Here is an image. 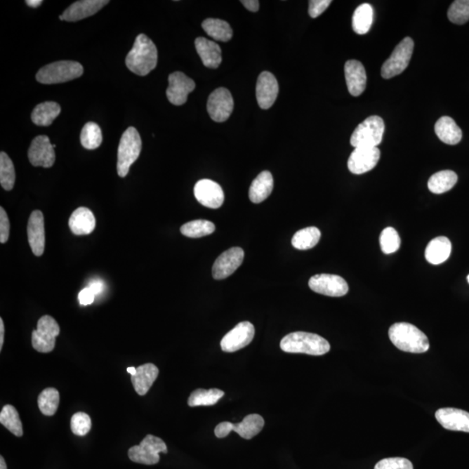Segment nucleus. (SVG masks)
Segmentation results:
<instances>
[{
	"mask_svg": "<svg viewBox=\"0 0 469 469\" xmlns=\"http://www.w3.org/2000/svg\"><path fill=\"white\" fill-rule=\"evenodd\" d=\"M126 64L131 72L138 76L148 75L157 64V49L151 39L139 34L133 49L128 53Z\"/></svg>",
	"mask_w": 469,
	"mask_h": 469,
	"instance_id": "f257e3e1",
	"label": "nucleus"
},
{
	"mask_svg": "<svg viewBox=\"0 0 469 469\" xmlns=\"http://www.w3.org/2000/svg\"><path fill=\"white\" fill-rule=\"evenodd\" d=\"M392 343L397 349L409 353H425L430 349L428 336L416 326L408 322H397L388 331Z\"/></svg>",
	"mask_w": 469,
	"mask_h": 469,
	"instance_id": "f03ea898",
	"label": "nucleus"
},
{
	"mask_svg": "<svg viewBox=\"0 0 469 469\" xmlns=\"http://www.w3.org/2000/svg\"><path fill=\"white\" fill-rule=\"evenodd\" d=\"M281 350L286 353L324 355L331 350V344L324 337L308 332H293L281 341Z\"/></svg>",
	"mask_w": 469,
	"mask_h": 469,
	"instance_id": "7ed1b4c3",
	"label": "nucleus"
},
{
	"mask_svg": "<svg viewBox=\"0 0 469 469\" xmlns=\"http://www.w3.org/2000/svg\"><path fill=\"white\" fill-rule=\"evenodd\" d=\"M142 150L140 135L134 127H129L120 139L117 150V171L120 178L126 177L130 168L138 160Z\"/></svg>",
	"mask_w": 469,
	"mask_h": 469,
	"instance_id": "20e7f679",
	"label": "nucleus"
},
{
	"mask_svg": "<svg viewBox=\"0 0 469 469\" xmlns=\"http://www.w3.org/2000/svg\"><path fill=\"white\" fill-rule=\"evenodd\" d=\"M84 68L76 61H58L46 65L37 73V81L54 84L71 81L81 77Z\"/></svg>",
	"mask_w": 469,
	"mask_h": 469,
	"instance_id": "39448f33",
	"label": "nucleus"
},
{
	"mask_svg": "<svg viewBox=\"0 0 469 469\" xmlns=\"http://www.w3.org/2000/svg\"><path fill=\"white\" fill-rule=\"evenodd\" d=\"M384 129L385 126L382 117H369L355 128L350 144L354 148L377 147L383 141Z\"/></svg>",
	"mask_w": 469,
	"mask_h": 469,
	"instance_id": "423d86ee",
	"label": "nucleus"
},
{
	"mask_svg": "<svg viewBox=\"0 0 469 469\" xmlns=\"http://www.w3.org/2000/svg\"><path fill=\"white\" fill-rule=\"evenodd\" d=\"M167 452V446L162 439L148 435L140 444L131 447L128 456L136 463L155 465L159 463V454Z\"/></svg>",
	"mask_w": 469,
	"mask_h": 469,
	"instance_id": "0eeeda50",
	"label": "nucleus"
},
{
	"mask_svg": "<svg viewBox=\"0 0 469 469\" xmlns=\"http://www.w3.org/2000/svg\"><path fill=\"white\" fill-rule=\"evenodd\" d=\"M414 46L415 44L409 37L398 44L391 56L384 62L381 70L383 79H390L404 72L411 60Z\"/></svg>",
	"mask_w": 469,
	"mask_h": 469,
	"instance_id": "6e6552de",
	"label": "nucleus"
},
{
	"mask_svg": "<svg viewBox=\"0 0 469 469\" xmlns=\"http://www.w3.org/2000/svg\"><path fill=\"white\" fill-rule=\"evenodd\" d=\"M60 333V325L53 317H42L37 324V329L32 332V347L40 353H50L54 350L56 337Z\"/></svg>",
	"mask_w": 469,
	"mask_h": 469,
	"instance_id": "1a4fd4ad",
	"label": "nucleus"
},
{
	"mask_svg": "<svg viewBox=\"0 0 469 469\" xmlns=\"http://www.w3.org/2000/svg\"><path fill=\"white\" fill-rule=\"evenodd\" d=\"M265 427V420L258 414H252L244 417L239 423L223 421L215 428V435L218 438H225L230 432H236L242 438L251 440L258 435Z\"/></svg>",
	"mask_w": 469,
	"mask_h": 469,
	"instance_id": "9d476101",
	"label": "nucleus"
},
{
	"mask_svg": "<svg viewBox=\"0 0 469 469\" xmlns=\"http://www.w3.org/2000/svg\"><path fill=\"white\" fill-rule=\"evenodd\" d=\"M309 286L314 292L332 298H341L349 292L347 282L336 275H316L310 278Z\"/></svg>",
	"mask_w": 469,
	"mask_h": 469,
	"instance_id": "9b49d317",
	"label": "nucleus"
},
{
	"mask_svg": "<svg viewBox=\"0 0 469 469\" xmlns=\"http://www.w3.org/2000/svg\"><path fill=\"white\" fill-rule=\"evenodd\" d=\"M233 109L234 101L232 93L225 88H218L209 97L207 111L215 122H225L232 115Z\"/></svg>",
	"mask_w": 469,
	"mask_h": 469,
	"instance_id": "f8f14e48",
	"label": "nucleus"
},
{
	"mask_svg": "<svg viewBox=\"0 0 469 469\" xmlns=\"http://www.w3.org/2000/svg\"><path fill=\"white\" fill-rule=\"evenodd\" d=\"M255 336L254 326L250 322H242L223 336L221 349L227 353H232L244 349L252 342Z\"/></svg>",
	"mask_w": 469,
	"mask_h": 469,
	"instance_id": "ddd939ff",
	"label": "nucleus"
},
{
	"mask_svg": "<svg viewBox=\"0 0 469 469\" xmlns=\"http://www.w3.org/2000/svg\"><path fill=\"white\" fill-rule=\"evenodd\" d=\"M244 258V251L239 247H233L222 253L212 267V275L216 280H223L232 275L241 266Z\"/></svg>",
	"mask_w": 469,
	"mask_h": 469,
	"instance_id": "4468645a",
	"label": "nucleus"
},
{
	"mask_svg": "<svg viewBox=\"0 0 469 469\" xmlns=\"http://www.w3.org/2000/svg\"><path fill=\"white\" fill-rule=\"evenodd\" d=\"M196 84L185 73L176 72L169 76L166 95L169 101L174 105L185 104L188 95L195 89Z\"/></svg>",
	"mask_w": 469,
	"mask_h": 469,
	"instance_id": "2eb2a0df",
	"label": "nucleus"
},
{
	"mask_svg": "<svg viewBox=\"0 0 469 469\" xmlns=\"http://www.w3.org/2000/svg\"><path fill=\"white\" fill-rule=\"evenodd\" d=\"M29 161L35 167L50 168L53 166L55 156L53 145L47 136H38L32 140L28 152Z\"/></svg>",
	"mask_w": 469,
	"mask_h": 469,
	"instance_id": "dca6fc26",
	"label": "nucleus"
},
{
	"mask_svg": "<svg viewBox=\"0 0 469 469\" xmlns=\"http://www.w3.org/2000/svg\"><path fill=\"white\" fill-rule=\"evenodd\" d=\"M380 157V150L377 147L355 148L348 161V168L351 173L364 174L376 166Z\"/></svg>",
	"mask_w": 469,
	"mask_h": 469,
	"instance_id": "f3484780",
	"label": "nucleus"
},
{
	"mask_svg": "<svg viewBox=\"0 0 469 469\" xmlns=\"http://www.w3.org/2000/svg\"><path fill=\"white\" fill-rule=\"evenodd\" d=\"M194 195L204 206L218 209L225 201V193L218 183L210 179H202L194 187Z\"/></svg>",
	"mask_w": 469,
	"mask_h": 469,
	"instance_id": "a211bd4d",
	"label": "nucleus"
},
{
	"mask_svg": "<svg viewBox=\"0 0 469 469\" xmlns=\"http://www.w3.org/2000/svg\"><path fill=\"white\" fill-rule=\"evenodd\" d=\"M29 244L36 256H41L45 251V218L42 211H34L29 218L27 225Z\"/></svg>",
	"mask_w": 469,
	"mask_h": 469,
	"instance_id": "6ab92c4d",
	"label": "nucleus"
},
{
	"mask_svg": "<svg viewBox=\"0 0 469 469\" xmlns=\"http://www.w3.org/2000/svg\"><path fill=\"white\" fill-rule=\"evenodd\" d=\"M279 86L272 73L263 72L259 75L256 83V100L260 108L270 109L277 100Z\"/></svg>",
	"mask_w": 469,
	"mask_h": 469,
	"instance_id": "aec40b11",
	"label": "nucleus"
},
{
	"mask_svg": "<svg viewBox=\"0 0 469 469\" xmlns=\"http://www.w3.org/2000/svg\"><path fill=\"white\" fill-rule=\"evenodd\" d=\"M435 418L446 430L469 433V413L454 408L440 409Z\"/></svg>",
	"mask_w": 469,
	"mask_h": 469,
	"instance_id": "412c9836",
	"label": "nucleus"
},
{
	"mask_svg": "<svg viewBox=\"0 0 469 469\" xmlns=\"http://www.w3.org/2000/svg\"><path fill=\"white\" fill-rule=\"evenodd\" d=\"M344 72L350 93L354 97L360 96L364 93L367 84V75L364 65L355 60L347 61Z\"/></svg>",
	"mask_w": 469,
	"mask_h": 469,
	"instance_id": "4be33fe9",
	"label": "nucleus"
},
{
	"mask_svg": "<svg viewBox=\"0 0 469 469\" xmlns=\"http://www.w3.org/2000/svg\"><path fill=\"white\" fill-rule=\"evenodd\" d=\"M107 4V0H80L70 6L62 14V17L68 22L82 20L94 15Z\"/></svg>",
	"mask_w": 469,
	"mask_h": 469,
	"instance_id": "5701e85b",
	"label": "nucleus"
},
{
	"mask_svg": "<svg viewBox=\"0 0 469 469\" xmlns=\"http://www.w3.org/2000/svg\"><path fill=\"white\" fill-rule=\"evenodd\" d=\"M69 227L77 236L89 234L96 227V218L93 211L86 207L77 209L69 219Z\"/></svg>",
	"mask_w": 469,
	"mask_h": 469,
	"instance_id": "b1692460",
	"label": "nucleus"
},
{
	"mask_svg": "<svg viewBox=\"0 0 469 469\" xmlns=\"http://www.w3.org/2000/svg\"><path fill=\"white\" fill-rule=\"evenodd\" d=\"M159 370L153 364H145L137 368V372L131 376V380L133 383L134 390L139 395H145L148 393L150 388L159 376Z\"/></svg>",
	"mask_w": 469,
	"mask_h": 469,
	"instance_id": "393cba45",
	"label": "nucleus"
},
{
	"mask_svg": "<svg viewBox=\"0 0 469 469\" xmlns=\"http://www.w3.org/2000/svg\"><path fill=\"white\" fill-rule=\"evenodd\" d=\"M196 49L204 67L216 69L222 63V51L217 43L205 38H197Z\"/></svg>",
	"mask_w": 469,
	"mask_h": 469,
	"instance_id": "a878e982",
	"label": "nucleus"
},
{
	"mask_svg": "<svg viewBox=\"0 0 469 469\" xmlns=\"http://www.w3.org/2000/svg\"><path fill=\"white\" fill-rule=\"evenodd\" d=\"M452 244L448 237H438L430 242L425 251V258L431 265H438L449 259Z\"/></svg>",
	"mask_w": 469,
	"mask_h": 469,
	"instance_id": "bb28decb",
	"label": "nucleus"
},
{
	"mask_svg": "<svg viewBox=\"0 0 469 469\" xmlns=\"http://www.w3.org/2000/svg\"><path fill=\"white\" fill-rule=\"evenodd\" d=\"M274 180L270 171H263L253 180L249 190V197L252 203L260 204L269 197L272 192Z\"/></svg>",
	"mask_w": 469,
	"mask_h": 469,
	"instance_id": "cd10ccee",
	"label": "nucleus"
},
{
	"mask_svg": "<svg viewBox=\"0 0 469 469\" xmlns=\"http://www.w3.org/2000/svg\"><path fill=\"white\" fill-rule=\"evenodd\" d=\"M435 131L440 140L447 145L459 144L461 138H463V133H461L460 127L450 117H441L435 124Z\"/></svg>",
	"mask_w": 469,
	"mask_h": 469,
	"instance_id": "c85d7f7f",
	"label": "nucleus"
},
{
	"mask_svg": "<svg viewBox=\"0 0 469 469\" xmlns=\"http://www.w3.org/2000/svg\"><path fill=\"white\" fill-rule=\"evenodd\" d=\"M60 105L56 102L41 103L32 112V120L36 126H49L60 114Z\"/></svg>",
	"mask_w": 469,
	"mask_h": 469,
	"instance_id": "c756f323",
	"label": "nucleus"
},
{
	"mask_svg": "<svg viewBox=\"0 0 469 469\" xmlns=\"http://www.w3.org/2000/svg\"><path fill=\"white\" fill-rule=\"evenodd\" d=\"M202 27L209 36L218 41L227 42L232 38V29L226 21L218 18H207L203 22Z\"/></svg>",
	"mask_w": 469,
	"mask_h": 469,
	"instance_id": "7c9ffc66",
	"label": "nucleus"
},
{
	"mask_svg": "<svg viewBox=\"0 0 469 469\" xmlns=\"http://www.w3.org/2000/svg\"><path fill=\"white\" fill-rule=\"evenodd\" d=\"M458 177L452 171H442L434 174L428 183V190L434 194H442L456 185Z\"/></svg>",
	"mask_w": 469,
	"mask_h": 469,
	"instance_id": "2f4dec72",
	"label": "nucleus"
},
{
	"mask_svg": "<svg viewBox=\"0 0 469 469\" xmlns=\"http://www.w3.org/2000/svg\"><path fill=\"white\" fill-rule=\"evenodd\" d=\"M374 20V11L369 4H362L355 11L353 15V30L355 34H368Z\"/></svg>",
	"mask_w": 469,
	"mask_h": 469,
	"instance_id": "473e14b6",
	"label": "nucleus"
},
{
	"mask_svg": "<svg viewBox=\"0 0 469 469\" xmlns=\"http://www.w3.org/2000/svg\"><path fill=\"white\" fill-rule=\"evenodd\" d=\"M320 238L321 232L317 227H308V228L298 230L294 234L291 244L298 250L306 251L316 246Z\"/></svg>",
	"mask_w": 469,
	"mask_h": 469,
	"instance_id": "72a5a7b5",
	"label": "nucleus"
},
{
	"mask_svg": "<svg viewBox=\"0 0 469 469\" xmlns=\"http://www.w3.org/2000/svg\"><path fill=\"white\" fill-rule=\"evenodd\" d=\"M223 395H225V392L218 388H211L209 390L199 388L190 394L188 405L190 407L215 405Z\"/></svg>",
	"mask_w": 469,
	"mask_h": 469,
	"instance_id": "f704fd0d",
	"label": "nucleus"
},
{
	"mask_svg": "<svg viewBox=\"0 0 469 469\" xmlns=\"http://www.w3.org/2000/svg\"><path fill=\"white\" fill-rule=\"evenodd\" d=\"M60 392L54 388H47L39 395L38 405L40 411L46 416H53L60 405Z\"/></svg>",
	"mask_w": 469,
	"mask_h": 469,
	"instance_id": "c9c22d12",
	"label": "nucleus"
},
{
	"mask_svg": "<svg viewBox=\"0 0 469 469\" xmlns=\"http://www.w3.org/2000/svg\"><path fill=\"white\" fill-rule=\"evenodd\" d=\"M0 423L6 427L11 433L21 437L23 435V426L17 409L13 406L7 404L0 413Z\"/></svg>",
	"mask_w": 469,
	"mask_h": 469,
	"instance_id": "e433bc0d",
	"label": "nucleus"
},
{
	"mask_svg": "<svg viewBox=\"0 0 469 469\" xmlns=\"http://www.w3.org/2000/svg\"><path fill=\"white\" fill-rule=\"evenodd\" d=\"M215 229L213 223L200 219L185 223L181 227L180 232L187 237L199 238L213 233Z\"/></svg>",
	"mask_w": 469,
	"mask_h": 469,
	"instance_id": "4c0bfd02",
	"label": "nucleus"
},
{
	"mask_svg": "<svg viewBox=\"0 0 469 469\" xmlns=\"http://www.w3.org/2000/svg\"><path fill=\"white\" fill-rule=\"evenodd\" d=\"M103 136L100 126L94 122L86 124L83 127L80 142L84 148L87 150H95L102 144Z\"/></svg>",
	"mask_w": 469,
	"mask_h": 469,
	"instance_id": "58836bf2",
	"label": "nucleus"
},
{
	"mask_svg": "<svg viewBox=\"0 0 469 469\" xmlns=\"http://www.w3.org/2000/svg\"><path fill=\"white\" fill-rule=\"evenodd\" d=\"M16 174L12 159L6 152L0 153V184L4 190H12L15 185Z\"/></svg>",
	"mask_w": 469,
	"mask_h": 469,
	"instance_id": "ea45409f",
	"label": "nucleus"
},
{
	"mask_svg": "<svg viewBox=\"0 0 469 469\" xmlns=\"http://www.w3.org/2000/svg\"><path fill=\"white\" fill-rule=\"evenodd\" d=\"M380 245L384 254H392L400 248L401 238L392 227L384 229L380 236Z\"/></svg>",
	"mask_w": 469,
	"mask_h": 469,
	"instance_id": "a19ab883",
	"label": "nucleus"
},
{
	"mask_svg": "<svg viewBox=\"0 0 469 469\" xmlns=\"http://www.w3.org/2000/svg\"><path fill=\"white\" fill-rule=\"evenodd\" d=\"M448 18L454 24L463 25L469 21V0H456L450 6Z\"/></svg>",
	"mask_w": 469,
	"mask_h": 469,
	"instance_id": "79ce46f5",
	"label": "nucleus"
},
{
	"mask_svg": "<svg viewBox=\"0 0 469 469\" xmlns=\"http://www.w3.org/2000/svg\"><path fill=\"white\" fill-rule=\"evenodd\" d=\"M72 433L78 436H84L89 433L91 428V420L87 414L79 412L74 414L71 420Z\"/></svg>",
	"mask_w": 469,
	"mask_h": 469,
	"instance_id": "37998d69",
	"label": "nucleus"
},
{
	"mask_svg": "<svg viewBox=\"0 0 469 469\" xmlns=\"http://www.w3.org/2000/svg\"><path fill=\"white\" fill-rule=\"evenodd\" d=\"M375 469H414L411 461L406 458H386L377 463Z\"/></svg>",
	"mask_w": 469,
	"mask_h": 469,
	"instance_id": "c03bdc74",
	"label": "nucleus"
},
{
	"mask_svg": "<svg viewBox=\"0 0 469 469\" xmlns=\"http://www.w3.org/2000/svg\"><path fill=\"white\" fill-rule=\"evenodd\" d=\"M10 236V221L8 216L4 210V208H0V243L6 244L8 241Z\"/></svg>",
	"mask_w": 469,
	"mask_h": 469,
	"instance_id": "a18cd8bd",
	"label": "nucleus"
},
{
	"mask_svg": "<svg viewBox=\"0 0 469 469\" xmlns=\"http://www.w3.org/2000/svg\"><path fill=\"white\" fill-rule=\"evenodd\" d=\"M331 4V0H311L309 5L310 16L313 18L320 16Z\"/></svg>",
	"mask_w": 469,
	"mask_h": 469,
	"instance_id": "49530a36",
	"label": "nucleus"
},
{
	"mask_svg": "<svg viewBox=\"0 0 469 469\" xmlns=\"http://www.w3.org/2000/svg\"><path fill=\"white\" fill-rule=\"evenodd\" d=\"M95 298H96V296L88 287L82 289L79 294V301L83 306L91 305L95 301Z\"/></svg>",
	"mask_w": 469,
	"mask_h": 469,
	"instance_id": "de8ad7c7",
	"label": "nucleus"
},
{
	"mask_svg": "<svg viewBox=\"0 0 469 469\" xmlns=\"http://www.w3.org/2000/svg\"><path fill=\"white\" fill-rule=\"evenodd\" d=\"M88 288L91 289V291L94 293L95 296H98L100 295L101 293L104 291L105 284L100 280L93 281V283H91L89 286H88Z\"/></svg>",
	"mask_w": 469,
	"mask_h": 469,
	"instance_id": "09e8293b",
	"label": "nucleus"
},
{
	"mask_svg": "<svg viewBox=\"0 0 469 469\" xmlns=\"http://www.w3.org/2000/svg\"><path fill=\"white\" fill-rule=\"evenodd\" d=\"M241 3L251 12L256 13L259 9V1L258 0H243Z\"/></svg>",
	"mask_w": 469,
	"mask_h": 469,
	"instance_id": "8fccbe9b",
	"label": "nucleus"
},
{
	"mask_svg": "<svg viewBox=\"0 0 469 469\" xmlns=\"http://www.w3.org/2000/svg\"><path fill=\"white\" fill-rule=\"evenodd\" d=\"M4 338H5V325H4L3 319L0 318V350H2Z\"/></svg>",
	"mask_w": 469,
	"mask_h": 469,
	"instance_id": "3c124183",
	"label": "nucleus"
},
{
	"mask_svg": "<svg viewBox=\"0 0 469 469\" xmlns=\"http://www.w3.org/2000/svg\"><path fill=\"white\" fill-rule=\"evenodd\" d=\"M42 0H27L25 1V4L28 6L32 7V8H37V7H39L42 5Z\"/></svg>",
	"mask_w": 469,
	"mask_h": 469,
	"instance_id": "603ef678",
	"label": "nucleus"
},
{
	"mask_svg": "<svg viewBox=\"0 0 469 469\" xmlns=\"http://www.w3.org/2000/svg\"><path fill=\"white\" fill-rule=\"evenodd\" d=\"M0 469H7L6 463L4 457H0Z\"/></svg>",
	"mask_w": 469,
	"mask_h": 469,
	"instance_id": "864d4df0",
	"label": "nucleus"
},
{
	"mask_svg": "<svg viewBox=\"0 0 469 469\" xmlns=\"http://www.w3.org/2000/svg\"><path fill=\"white\" fill-rule=\"evenodd\" d=\"M127 372L130 373L131 376L135 375L136 372H137V369L135 367H129L127 369Z\"/></svg>",
	"mask_w": 469,
	"mask_h": 469,
	"instance_id": "5fc2aeb1",
	"label": "nucleus"
},
{
	"mask_svg": "<svg viewBox=\"0 0 469 469\" xmlns=\"http://www.w3.org/2000/svg\"><path fill=\"white\" fill-rule=\"evenodd\" d=\"M468 283H469V275H468Z\"/></svg>",
	"mask_w": 469,
	"mask_h": 469,
	"instance_id": "6e6d98bb",
	"label": "nucleus"
}]
</instances>
